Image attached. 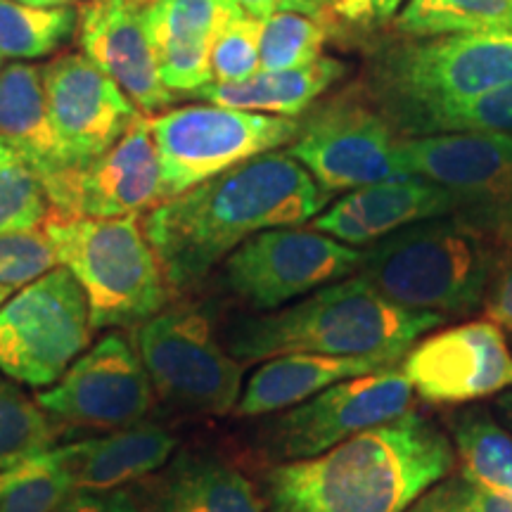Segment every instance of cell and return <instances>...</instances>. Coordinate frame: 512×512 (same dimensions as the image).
<instances>
[{
  "instance_id": "cell-5",
  "label": "cell",
  "mask_w": 512,
  "mask_h": 512,
  "mask_svg": "<svg viewBox=\"0 0 512 512\" xmlns=\"http://www.w3.org/2000/svg\"><path fill=\"white\" fill-rule=\"evenodd\" d=\"M43 230L57 264L74 275L86 294L93 330L140 325L166 309L171 285L140 214L119 219L55 214Z\"/></svg>"
},
{
  "instance_id": "cell-28",
  "label": "cell",
  "mask_w": 512,
  "mask_h": 512,
  "mask_svg": "<svg viewBox=\"0 0 512 512\" xmlns=\"http://www.w3.org/2000/svg\"><path fill=\"white\" fill-rule=\"evenodd\" d=\"M79 29L72 8H36L19 0H0V57L36 60L55 53Z\"/></svg>"
},
{
  "instance_id": "cell-29",
  "label": "cell",
  "mask_w": 512,
  "mask_h": 512,
  "mask_svg": "<svg viewBox=\"0 0 512 512\" xmlns=\"http://www.w3.org/2000/svg\"><path fill=\"white\" fill-rule=\"evenodd\" d=\"M460 472L491 489L512 494V437L482 411L460 413L453 420Z\"/></svg>"
},
{
  "instance_id": "cell-22",
  "label": "cell",
  "mask_w": 512,
  "mask_h": 512,
  "mask_svg": "<svg viewBox=\"0 0 512 512\" xmlns=\"http://www.w3.org/2000/svg\"><path fill=\"white\" fill-rule=\"evenodd\" d=\"M176 437L159 425L121 427L110 437L57 448L76 491H112L152 475L174 456Z\"/></svg>"
},
{
  "instance_id": "cell-39",
  "label": "cell",
  "mask_w": 512,
  "mask_h": 512,
  "mask_svg": "<svg viewBox=\"0 0 512 512\" xmlns=\"http://www.w3.org/2000/svg\"><path fill=\"white\" fill-rule=\"evenodd\" d=\"M53 512H140L136 498L124 489L74 491Z\"/></svg>"
},
{
  "instance_id": "cell-32",
  "label": "cell",
  "mask_w": 512,
  "mask_h": 512,
  "mask_svg": "<svg viewBox=\"0 0 512 512\" xmlns=\"http://www.w3.org/2000/svg\"><path fill=\"white\" fill-rule=\"evenodd\" d=\"M74 491L57 448H48L17 467L15 479L0 491V512H53Z\"/></svg>"
},
{
  "instance_id": "cell-10",
  "label": "cell",
  "mask_w": 512,
  "mask_h": 512,
  "mask_svg": "<svg viewBox=\"0 0 512 512\" xmlns=\"http://www.w3.org/2000/svg\"><path fill=\"white\" fill-rule=\"evenodd\" d=\"M366 249L316 228H271L242 242L223 264V285L256 311H278L294 299L358 273Z\"/></svg>"
},
{
  "instance_id": "cell-33",
  "label": "cell",
  "mask_w": 512,
  "mask_h": 512,
  "mask_svg": "<svg viewBox=\"0 0 512 512\" xmlns=\"http://www.w3.org/2000/svg\"><path fill=\"white\" fill-rule=\"evenodd\" d=\"M50 197L29 164L15 157L0 166V235L27 233L48 221Z\"/></svg>"
},
{
  "instance_id": "cell-1",
  "label": "cell",
  "mask_w": 512,
  "mask_h": 512,
  "mask_svg": "<svg viewBox=\"0 0 512 512\" xmlns=\"http://www.w3.org/2000/svg\"><path fill=\"white\" fill-rule=\"evenodd\" d=\"M328 202L297 159L266 152L162 202L143 226L171 290H188L252 235L302 226Z\"/></svg>"
},
{
  "instance_id": "cell-36",
  "label": "cell",
  "mask_w": 512,
  "mask_h": 512,
  "mask_svg": "<svg viewBox=\"0 0 512 512\" xmlns=\"http://www.w3.org/2000/svg\"><path fill=\"white\" fill-rule=\"evenodd\" d=\"M406 512H512V494L458 472L430 486Z\"/></svg>"
},
{
  "instance_id": "cell-15",
  "label": "cell",
  "mask_w": 512,
  "mask_h": 512,
  "mask_svg": "<svg viewBox=\"0 0 512 512\" xmlns=\"http://www.w3.org/2000/svg\"><path fill=\"white\" fill-rule=\"evenodd\" d=\"M46 192L55 214L79 219H119L169 200L150 117L143 114L112 150L91 164L46 183Z\"/></svg>"
},
{
  "instance_id": "cell-19",
  "label": "cell",
  "mask_w": 512,
  "mask_h": 512,
  "mask_svg": "<svg viewBox=\"0 0 512 512\" xmlns=\"http://www.w3.org/2000/svg\"><path fill=\"white\" fill-rule=\"evenodd\" d=\"M456 209V200L437 183L420 176H401L347 192L342 200L320 211L311 228L349 247H363Z\"/></svg>"
},
{
  "instance_id": "cell-45",
  "label": "cell",
  "mask_w": 512,
  "mask_h": 512,
  "mask_svg": "<svg viewBox=\"0 0 512 512\" xmlns=\"http://www.w3.org/2000/svg\"><path fill=\"white\" fill-rule=\"evenodd\" d=\"M19 467V465H17ZM17 467H12V470H5V472H0V491L5 489V486H8L12 479H15V472H17Z\"/></svg>"
},
{
  "instance_id": "cell-46",
  "label": "cell",
  "mask_w": 512,
  "mask_h": 512,
  "mask_svg": "<svg viewBox=\"0 0 512 512\" xmlns=\"http://www.w3.org/2000/svg\"><path fill=\"white\" fill-rule=\"evenodd\" d=\"M0 60H3V57H0ZM0 72H3V69H0Z\"/></svg>"
},
{
  "instance_id": "cell-4",
  "label": "cell",
  "mask_w": 512,
  "mask_h": 512,
  "mask_svg": "<svg viewBox=\"0 0 512 512\" xmlns=\"http://www.w3.org/2000/svg\"><path fill=\"white\" fill-rule=\"evenodd\" d=\"M503 249L496 233L453 211L375 242L358 275L401 309L467 316L484 304Z\"/></svg>"
},
{
  "instance_id": "cell-27",
  "label": "cell",
  "mask_w": 512,
  "mask_h": 512,
  "mask_svg": "<svg viewBox=\"0 0 512 512\" xmlns=\"http://www.w3.org/2000/svg\"><path fill=\"white\" fill-rule=\"evenodd\" d=\"M512 29V0H408L394 17L403 38Z\"/></svg>"
},
{
  "instance_id": "cell-9",
  "label": "cell",
  "mask_w": 512,
  "mask_h": 512,
  "mask_svg": "<svg viewBox=\"0 0 512 512\" xmlns=\"http://www.w3.org/2000/svg\"><path fill=\"white\" fill-rule=\"evenodd\" d=\"M91 311L64 266L0 306V373L27 387H50L91 344Z\"/></svg>"
},
{
  "instance_id": "cell-7",
  "label": "cell",
  "mask_w": 512,
  "mask_h": 512,
  "mask_svg": "<svg viewBox=\"0 0 512 512\" xmlns=\"http://www.w3.org/2000/svg\"><path fill=\"white\" fill-rule=\"evenodd\" d=\"M136 351L155 394L185 413L228 415L245 368L221 347L202 311L171 306L138 325Z\"/></svg>"
},
{
  "instance_id": "cell-38",
  "label": "cell",
  "mask_w": 512,
  "mask_h": 512,
  "mask_svg": "<svg viewBox=\"0 0 512 512\" xmlns=\"http://www.w3.org/2000/svg\"><path fill=\"white\" fill-rule=\"evenodd\" d=\"M484 309L489 320L512 332V240L505 245L501 259L486 290Z\"/></svg>"
},
{
  "instance_id": "cell-21",
  "label": "cell",
  "mask_w": 512,
  "mask_h": 512,
  "mask_svg": "<svg viewBox=\"0 0 512 512\" xmlns=\"http://www.w3.org/2000/svg\"><path fill=\"white\" fill-rule=\"evenodd\" d=\"M394 363L392 358L384 356L287 354L268 358L264 366L249 377L233 413L238 418H256V415L287 411L332 384L394 368Z\"/></svg>"
},
{
  "instance_id": "cell-42",
  "label": "cell",
  "mask_w": 512,
  "mask_h": 512,
  "mask_svg": "<svg viewBox=\"0 0 512 512\" xmlns=\"http://www.w3.org/2000/svg\"><path fill=\"white\" fill-rule=\"evenodd\" d=\"M498 408H501L505 418H508V422L512 425V389L510 392H503L501 399H498Z\"/></svg>"
},
{
  "instance_id": "cell-40",
  "label": "cell",
  "mask_w": 512,
  "mask_h": 512,
  "mask_svg": "<svg viewBox=\"0 0 512 512\" xmlns=\"http://www.w3.org/2000/svg\"><path fill=\"white\" fill-rule=\"evenodd\" d=\"M238 8L249 17L268 19L273 15H283V12H294V15L328 17V0H233Z\"/></svg>"
},
{
  "instance_id": "cell-17",
  "label": "cell",
  "mask_w": 512,
  "mask_h": 512,
  "mask_svg": "<svg viewBox=\"0 0 512 512\" xmlns=\"http://www.w3.org/2000/svg\"><path fill=\"white\" fill-rule=\"evenodd\" d=\"M403 375L430 403H467L512 387V354L494 320L456 325L403 356Z\"/></svg>"
},
{
  "instance_id": "cell-41",
  "label": "cell",
  "mask_w": 512,
  "mask_h": 512,
  "mask_svg": "<svg viewBox=\"0 0 512 512\" xmlns=\"http://www.w3.org/2000/svg\"><path fill=\"white\" fill-rule=\"evenodd\" d=\"M19 3L36 5V8H67V5L83 3V0H19Z\"/></svg>"
},
{
  "instance_id": "cell-23",
  "label": "cell",
  "mask_w": 512,
  "mask_h": 512,
  "mask_svg": "<svg viewBox=\"0 0 512 512\" xmlns=\"http://www.w3.org/2000/svg\"><path fill=\"white\" fill-rule=\"evenodd\" d=\"M0 143L29 164L43 185L72 169L50 121L43 67L10 64L0 72Z\"/></svg>"
},
{
  "instance_id": "cell-16",
  "label": "cell",
  "mask_w": 512,
  "mask_h": 512,
  "mask_svg": "<svg viewBox=\"0 0 512 512\" xmlns=\"http://www.w3.org/2000/svg\"><path fill=\"white\" fill-rule=\"evenodd\" d=\"M48 112L72 169L112 150L143 117L119 83L86 55H64L43 67Z\"/></svg>"
},
{
  "instance_id": "cell-13",
  "label": "cell",
  "mask_w": 512,
  "mask_h": 512,
  "mask_svg": "<svg viewBox=\"0 0 512 512\" xmlns=\"http://www.w3.org/2000/svg\"><path fill=\"white\" fill-rule=\"evenodd\" d=\"M408 176L437 183L456 211L503 238L512 195V136L505 133H432L399 140Z\"/></svg>"
},
{
  "instance_id": "cell-24",
  "label": "cell",
  "mask_w": 512,
  "mask_h": 512,
  "mask_svg": "<svg viewBox=\"0 0 512 512\" xmlns=\"http://www.w3.org/2000/svg\"><path fill=\"white\" fill-rule=\"evenodd\" d=\"M344 72H347V64L337 57L323 55L299 69H280V72L259 69L245 81H211L209 86L195 93V98L209 105L294 119L309 112L313 102L323 98V93H328Z\"/></svg>"
},
{
  "instance_id": "cell-37",
  "label": "cell",
  "mask_w": 512,
  "mask_h": 512,
  "mask_svg": "<svg viewBox=\"0 0 512 512\" xmlns=\"http://www.w3.org/2000/svg\"><path fill=\"white\" fill-rule=\"evenodd\" d=\"M408 0H328V17L356 29H377L394 22Z\"/></svg>"
},
{
  "instance_id": "cell-2",
  "label": "cell",
  "mask_w": 512,
  "mask_h": 512,
  "mask_svg": "<svg viewBox=\"0 0 512 512\" xmlns=\"http://www.w3.org/2000/svg\"><path fill=\"white\" fill-rule=\"evenodd\" d=\"M456 465L451 441L408 411L264 477V512H406Z\"/></svg>"
},
{
  "instance_id": "cell-20",
  "label": "cell",
  "mask_w": 512,
  "mask_h": 512,
  "mask_svg": "<svg viewBox=\"0 0 512 512\" xmlns=\"http://www.w3.org/2000/svg\"><path fill=\"white\" fill-rule=\"evenodd\" d=\"M240 12L233 0H152L147 24L159 76L171 93L195 95L214 81L211 48L221 29Z\"/></svg>"
},
{
  "instance_id": "cell-26",
  "label": "cell",
  "mask_w": 512,
  "mask_h": 512,
  "mask_svg": "<svg viewBox=\"0 0 512 512\" xmlns=\"http://www.w3.org/2000/svg\"><path fill=\"white\" fill-rule=\"evenodd\" d=\"M401 138L432 133H505L512 136V83L475 98L434 102L387 117Z\"/></svg>"
},
{
  "instance_id": "cell-25",
  "label": "cell",
  "mask_w": 512,
  "mask_h": 512,
  "mask_svg": "<svg viewBox=\"0 0 512 512\" xmlns=\"http://www.w3.org/2000/svg\"><path fill=\"white\" fill-rule=\"evenodd\" d=\"M159 512H264V501L233 465L209 456H183L166 477Z\"/></svg>"
},
{
  "instance_id": "cell-11",
  "label": "cell",
  "mask_w": 512,
  "mask_h": 512,
  "mask_svg": "<svg viewBox=\"0 0 512 512\" xmlns=\"http://www.w3.org/2000/svg\"><path fill=\"white\" fill-rule=\"evenodd\" d=\"M399 140L396 128L373 102L347 95L299 121V133L287 145V155L332 195L408 176L401 166Z\"/></svg>"
},
{
  "instance_id": "cell-34",
  "label": "cell",
  "mask_w": 512,
  "mask_h": 512,
  "mask_svg": "<svg viewBox=\"0 0 512 512\" xmlns=\"http://www.w3.org/2000/svg\"><path fill=\"white\" fill-rule=\"evenodd\" d=\"M57 266L46 230L0 235V306Z\"/></svg>"
},
{
  "instance_id": "cell-18",
  "label": "cell",
  "mask_w": 512,
  "mask_h": 512,
  "mask_svg": "<svg viewBox=\"0 0 512 512\" xmlns=\"http://www.w3.org/2000/svg\"><path fill=\"white\" fill-rule=\"evenodd\" d=\"M150 5L152 0H88L79 12L83 55L110 74L140 112H159L176 100L159 76Z\"/></svg>"
},
{
  "instance_id": "cell-3",
  "label": "cell",
  "mask_w": 512,
  "mask_h": 512,
  "mask_svg": "<svg viewBox=\"0 0 512 512\" xmlns=\"http://www.w3.org/2000/svg\"><path fill=\"white\" fill-rule=\"evenodd\" d=\"M444 320L439 313L401 309L354 273L292 306L233 320L226 344L228 354L238 361H268L287 354L401 361L422 335Z\"/></svg>"
},
{
  "instance_id": "cell-31",
  "label": "cell",
  "mask_w": 512,
  "mask_h": 512,
  "mask_svg": "<svg viewBox=\"0 0 512 512\" xmlns=\"http://www.w3.org/2000/svg\"><path fill=\"white\" fill-rule=\"evenodd\" d=\"M328 41L325 19L283 12L264 19L261 29V69H299L323 57Z\"/></svg>"
},
{
  "instance_id": "cell-43",
  "label": "cell",
  "mask_w": 512,
  "mask_h": 512,
  "mask_svg": "<svg viewBox=\"0 0 512 512\" xmlns=\"http://www.w3.org/2000/svg\"><path fill=\"white\" fill-rule=\"evenodd\" d=\"M503 238H505V245H508V242L512 240V195H510V204H508V214H505Z\"/></svg>"
},
{
  "instance_id": "cell-14",
  "label": "cell",
  "mask_w": 512,
  "mask_h": 512,
  "mask_svg": "<svg viewBox=\"0 0 512 512\" xmlns=\"http://www.w3.org/2000/svg\"><path fill=\"white\" fill-rule=\"evenodd\" d=\"M155 401L138 351L119 332L81 354L36 403L50 418L81 427H131Z\"/></svg>"
},
{
  "instance_id": "cell-12",
  "label": "cell",
  "mask_w": 512,
  "mask_h": 512,
  "mask_svg": "<svg viewBox=\"0 0 512 512\" xmlns=\"http://www.w3.org/2000/svg\"><path fill=\"white\" fill-rule=\"evenodd\" d=\"M413 411V387L399 368L342 380L268 422L273 458L302 460Z\"/></svg>"
},
{
  "instance_id": "cell-44",
  "label": "cell",
  "mask_w": 512,
  "mask_h": 512,
  "mask_svg": "<svg viewBox=\"0 0 512 512\" xmlns=\"http://www.w3.org/2000/svg\"><path fill=\"white\" fill-rule=\"evenodd\" d=\"M15 157H17V155H15V152L10 150L8 145H3V143H0V166H3V164H8V162H12V159H15Z\"/></svg>"
},
{
  "instance_id": "cell-8",
  "label": "cell",
  "mask_w": 512,
  "mask_h": 512,
  "mask_svg": "<svg viewBox=\"0 0 512 512\" xmlns=\"http://www.w3.org/2000/svg\"><path fill=\"white\" fill-rule=\"evenodd\" d=\"M150 131L171 200L233 166L290 145L299 121L207 102L157 114Z\"/></svg>"
},
{
  "instance_id": "cell-35",
  "label": "cell",
  "mask_w": 512,
  "mask_h": 512,
  "mask_svg": "<svg viewBox=\"0 0 512 512\" xmlns=\"http://www.w3.org/2000/svg\"><path fill=\"white\" fill-rule=\"evenodd\" d=\"M261 29L264 19L240 12L233 17L211 48V76L216 83L245 81L261 69Z\"/></svg>"
},
{
  "instance_id": "cell-30",
  "label": "cell",
  "mask_w": 512,
  "mask_h": 512,
  "mask_svg": "<svg viewBox=\"0 0 512 512\" xmlns=\"http://www.w3.org/2000/svg\"><path fill=\"white\" fill-rule=\"evenodd\" d=\"M55 430L48 415L0 373V472L27 463L53 446Z\"/></svg>"
},
{
  "instance_id": "cell-6",
  "label": "cell",
  "mask_w": 512,
  "mask_h": 512,
  "mask_svg": "<svg viewBox=\"0 0 512 512\" xmlns=\"http://www.w3.org/2000/svg\"><path fill=\"white\" fill-rule=\"evenodd\" d=\"M512 83V29L406 38L380 50L366 100L384 117L411 107L475 98Z\"/></svg>"
}]
</instances>
